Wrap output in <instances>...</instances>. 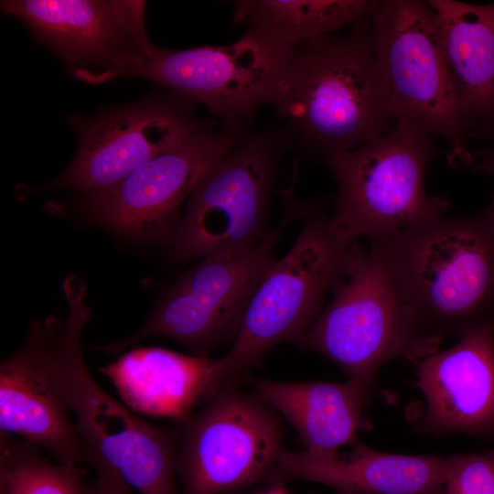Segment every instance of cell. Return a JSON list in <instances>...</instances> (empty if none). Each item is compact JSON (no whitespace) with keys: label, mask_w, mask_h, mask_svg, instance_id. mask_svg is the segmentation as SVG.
<instances>
[{"label":"cell","mask_w":494,"mask_h":494,"mask_svg":"<svg viewBox=\"0 0 494 494\" xmlns=\"http://www.w3.org/2000/svg\"><path fill=\"white\" fill-rule=\"evenodd\" d=\"M79 141L68 168L46 189L68 188L91 195L112 188L135 168L208 126L196 104L171 91L92 116L70 114Z\"/></svg>","instance_id":"12"},{"label":"cell","mask_w":494,"mask_h":494,"mask_svg":"<svg viewBox=\"0 0 494 494\" xmlns=\"http://www.w3.org/2000/svg\"><path fill=\"white\" fill-rule=\"evenodd\" d=\"M305 219L291 249L272 262L256 286L231 349L215 360L216 391L273 347L297 343L339 281L352 243L338 237L319 209Z\"/></svg>","instance_id":"8"},{"label":"cell","mask_w":494,"mask_h":494,"mask_svg":"<svg viewBox=\"0 0 494 494\" xmlns=\"http://www.w3.org/2000/svg\"><path fill=\"white\" fill-rule=\"evenodd\" d=\"M267 405L222 388L184 423L176 459L182 494L231 493L272 476L285 448Z\"/></svg>","instance_id":"11"},{"label":"cell","mask_w":494,"mask_h":494,"mask_svg":"<svg viewBox=\"0 0 494 494\" xmlns=\"http://www.w3.org/2000/svg\"><path fill=\"white\" fill-rule=\"evenodd\" d=\"M431 136L398 120L378 137L325 158L338 186L328 220L342 241L381 240L444 216L448 199L424 188L425 168L439 153Z\"/></svg>","instance_id":"4"},{"label":"cell","mask_w":494,"mask_h":494,"mask_svg":"<svg viewBox=\"0 0 494 494\" xmlns=\"http://www.w3.org/2000/svg\"><path fill=\"white\" fill-rule=\"evenodd\" d=\"M215 360L145 347L123 354L100 370L132 411L185 423L195 405L216 393Z\"/></svg>","instance_id":"18"},{"label":"cell","mask_w":494,"mask_h":494,"mask_svg":"<svg viewBox=\"0 0 494 494\" xmlns=\"http://www.w3.org/2000/svg\"><path fill=\"white\" fill-rule=\"evenodd\" d=\"M141 0H8L1 11L20 19L34 38L88 83L135 78L156 47Z\"/></svg>","instance_id":"10"},{"label":"cell","mask_w":494,"mask_h":494,"mask_svg":"<svg viewBox=\"0 0 494 494\" xmlns=\"http://www.w3.org/2000/svg\"><path fill=\"white\" fill-rule=\"evenodd\" d=\"M261 494H286L285 490L281 486H275L267 491H264Z\"/></svg>","instance_id":"26"},{"label":"cell","mask_w":494,"mask_h":494,"mask_svg":"<svg viewBox=\"0 0 494 494\" xmlns=\"http://www.w3.org/2000/svg\"><path fill=\"white\" fill-rule=\"evenodd\" d=\"M0 441V494H84L80 465L53 464L39 447L14 436Z\"/></svg>","instance_id":"22"},{"label":"cell","mask_w":494,"mask_h":494,"mask_svg":"<svg viewBox=\"0 0 494 494\" xmlns=\"http://www.w3.org/2000/svg\"><path fill=\"white\" fill-rule=\"evenodd\" d=\"M475 156L478 157V163L472 166V170L489 173L494 177V145L477 150ZM487 210L494 224V198Z\"/></svg>","instance_id":"25"},{"label":"cell","mask_w":494,"mask_h":494,"mask_svg":"<svg viewBox=\"0 0 494 494\" xmlns=\"http://www.w3.org/2000/svg\"><path fill=\"white\" fill-rule=\"evenodd\" d=\"M442 494H494V450L448 456Z\"/></svg>","instance_id":"23"},{"label":"cell","mask_w":494,"mask_h":494,"mask_svg":"<svg viewBox=\"0 0 494 494\" xmlns=\"http://www.w3.org/2000/svg\"><path fill=\"white\" fill-rule=\"evenodd\" d=\"M446 469L447 456L387 453L358 441L343 456L284 449L272 478L320 483L339 494H442Z\"/></svg>","instance_id":"17"},{"label":"cell","mask_w":494,"mask_h":494,"mask_svg":"<svg viewBox=\"0 0 494 494\" xmlns=\"http://www.w3.org/2000/svg\"><path fill=\"white\" fill-rule=\"evenodd\" d=\"M288 145L328 156L383 134L387 104L370 16L345 37L328 35L296 48L271 104Z\"/></svg>","instance_id":"1"},{"label":"cell","mask_w":494,"mask_h":494,"mask_svg":"<svg viewBox=\"0 0 494 494\" xmlns=\"http://www.w3.org/2000/svg\"><path fill=\"white\" fill-rule=\"evenodd\" d=\"M256 396L275 408L316 456H329L354 445L373 389L349 379L345 382L254 381Z\"/></svg>","instance_id":"20"},{"label":"cell","mask_w":494,"mask_h":494,"mask_svg":"<svg viewBox=\"0 0 494 494\" xmlns=\"http://www.w3.org/2000/svg\"><path fill=\"white\" fill-rule=\"evenodd\" d=\"M390 116L450 145L454 167L472 165L471 125L451 80L428 1L384 0L370 16Z\"/></svg>","instance_id":"6"},{"label":"cell","mask_w":494,"mask_h":494,"mask_svg":"<svg viewBox=\"0 0 494 494\" xmlns=\"http://www.w3.org/2000/svg\"><path fill=\"white\" fill-rule=\"evenodd\" d=\"M455 90L471 134H494V2L428 0Z\"/></svg>","instance_id":"19"},{"label":"cell","mask_w":494,"mask_h":494,"mask_svg":"<svg viewBox=\"0 0 494 494\" xmlns=\"http://www.w3.org/2000/svg\"><path fill=\"white\" fill-rule=\"evenodd\" d=\"M244 128L211 122L145 162L112 188L87 195L85 211L116 232L170 242L184 201L245 134Z\"/></svg>","instance_id":"13"},{"label":"cell","mask_w":494,"mask_h":494,"mask_svg":"<svg viewBox=\"0 0 494 494\" xmlns=\"http://www.w3.org/2000/svg\"><path fill=\"white\" fill-rule=\"evenodd\" d=\"M419 328L441 340L494 321V224L487 210L437 217L368 241Z\"/></svg>","instance_id":"2"},{"label":"cell","mask_w":494,"mask_h":494,"mask_svg":"<svg viewBox=\"0 0 494 494\" xmlns=\"http://www.w3.org/2000/svg\"><path fill=\"white\" fill-rule=\"evenodd\" d=\"M61 320H32L26 342L0 364V436L45 448L58 463L87 462V450L67 413L55 367Z\"/></svg>","instance_id":"15"},{"label":"cell","mask_w":494,"mask_h":494,"mask_svg":"<svg viewBox=\"0 0 494 494\" xmlns=\"http://www.w3.org/2000/svg\"><path fill=\"white\" fill-rule=\"evenodd\" d=\"M88 466L95 470L96 477L85 485L84 494H134L131 488L102 462L91 459Z\"/></svg>","instance_id":"24"},{"label":"cell","mask_w":494,"mask_h":494,"mask_svg":"<svg viewBox=\"0 0 494 494\" xmlns=\"http://www.w3.org/2000/svg\"><path fill=\"white\" fill-rule=\"evenodd\" d=\"M374 0H239L232 20L245 33L285 53L370 16Z\"/></svg>","instance_id":"21"},{"label":"cell","mask_w":494,"mask_h":494,"mask_svg":"<svg viewBox=\"0 0 494 494\" xmlns=\"http://www.w3.org/2000/svg\"><path fill=\"white\" fill-rule=\"evenodd\" d=\"M63 290L69 314L55 337L56 375L87 450L86 465L98 459L138 494H177L181 431L145 422L98 385L87 369L81 344L82 329L91 317L84 298L86 285L72 282Z\"/></svg>","instance_id":"3"},{"label":"cell","mask_w":494,"mask_h":494,"mask_svg":"<svg viewBox=\"0 0 494 494\" xmlns=\"http://www.w3.org/2000/svg\"><path fill=\"white\" fill-rule=\"evenodd\" d=\"M418 361L424 430L494 439V321Z\"/></svg>","instance_id":"16"},{"label":"cell","mask_w":494,"mask_h":494,"mask_svg":"<svg viewBox=\"0 0 494 494\" xmlns=\"http://www.w3.org/2000/svg\"><path fill=\"white\" fill-rule=\"evenodd\" d=\"M292 189L280 191L283 215L254 246L203 257L165 294L138 332L93 349L120 353L145 338L165 337L184 345L191 355L208 357L216 346L233 342L249 301L274 261L272 252L281 234L289 223L306 217L314 208L296 199Z\"/></svg>","instance_id":"7"},{"label":"cell","mask_w":494,"mask_h":494,"mask_svg":"<svg viewBox=\"0 0 494 494\" xmlns=\"http://www.w3.org/2000/svg\"><path fill=\"white\" fill-rule=\"evenodd\" d=\"M293 52L276 50L246 33L227 46H156L135 79L156 82L203 105L220 123L245 129L260 107L272 104Z\"/></svg>","instance_id":"14"},{"label":"cell","mask_w":494,"mask_h":494,"mask_svg":"<svg viewBox=\"0 0 494 494\" xmlns=\"http://www.w3.org/2000/svg\"><path fill=\"white\" fill-rule=\"evenodd\" d=\"M333 299L296 343L336 363L349 377L374 388L381 368L403 357L421 360L441 340L425 334L399 298L375 248H349Z\"/></svg>","instance_id":"5"},{"label":"cell","mask_w":494,"mask_h":494,"mask_svg":"<svg viewBox=\"0 0 494 494\" xmlns=\"http://www.w3.org/2000/svg\"><path fill=\"white\" fill-rule=\"evenodd\" d=\"M282 130L246 134L201 178L170 245L180 260L234 253L264 236L270 189L288 147Z\"/></svg>","instance_id":"9"}]
</instances>
